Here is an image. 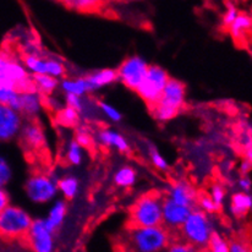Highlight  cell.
<instances>
[{
    "label": "cell",
    "instance_id": "1",
    "mask_svg": "<svg viewBox=\"0 0 252 252\" xmlns=\"http://www.w3.org/2000/svg\"><path fill=\"white\" fill-rule=\"evenodd\" d=\"M126 240L128 249L132 251L159 252L168 248L170 236L164 225L131 226Z\"/></svg>",
    "mask_w": 252,
    "mask_h": 252
},
{
    "label": "cell",
    "instance_id": "2",
    "mask_svg": "<svg viewBox=\"0 0 252 252\" xmlns=\"http://www.w3.org/2000/svg\"><path fill=\"white\" fill-rule=\"evenodd\" d=\"M186 87L181 81L169 79L159 99L151 107L153 118L158 122H169L180 113L185 104Z\"/></svg>",
    "mask_w": 252,
    "mask_h": 252
},
{
    "label": "cell",
    "instance_id": "3",
    "mask_svg": "<svg viewBox=\"0 0 252 252\" xmlns=\"http://www.w3.org/2000/svg\"><path fill=\"white\" fill-rule=\"evenodd\" d=\"M163 197L157 192L141 196L130 210L131 226L162 225Z\"/></svg>",
    "mask_w": 252,
    "mask_h": 252
},
{
    "label": "cell",
    "instance_id": "4",
    "mask_svg": "<svg viewBox=\"0 0 252 252\" xmlns=\"http://www.w3.org/2000/svg\"><path fill=\"white\" fill-rule=\"evenodd\" d=\"M181 234L186 243L191 244L193 248H207L214 225L208 213L201 210H192L183 225L180 226Z\"/></svg>",
    "mask_w": 252,
    "mask_h": 252
},
{
    "label": "cell",
    "instance_id": "5",
    "mask_svg": "<svg viewBox=\"0 0 252 252\" xmlns=\"http://www.w3.org/2000/svg\"><path fill=\"white\" fill-rule=\"evenodd\" d=\"M32 217L29 212L19 206L9 205L0 211V238L25 239L32 223Z\"/></svg>",
    "mask_w": 252,
    "mask_h": 252
},
{
    "label": "cell",
    "instance_id": "6",
    "mask_svg": "<svg viewBox=\"0 0 252 252\" xmlns=\"http://www.w3.org/2000/svg\"><path fill=\"white\" fill-rule=\"evenodd\" d=\"M169 79H170V76H169L168 71H165L162 66L148 65L145 79L138 86L136 92L151 108L159 99L163 88L167 85Z\"/></svg>",
    "mask_w": 252,
    "mask_h": 252
},
{
    "label": "cell",
    "instance_id": "7",
    "mask_svg": "<svg viewBox=\"0 0 252 252\" xmlns=\"http://www.w3.org/2000/svg\"><path fill=\"white\" fill-rule=\"evenodd\" d=\"M27 197L34 203H48L57 197L58 179L47 174H36L27 179L25 184Z\"/></svg>",
    "mask_w": 252,
    "mask_h": 252
},
{
    "label": "cell",
    "instance_id": "8",
    "mask_svg": "<svg viewBox=\"0 0 252 252\" xmlns=\"http://www.w3.org/2000/svg\"><path fill=\"white\" fill-rule=\"evenodd\" d=\"M0 82H10L20 91L34 90L32 77L25 65L2 53H0Z\"/></svg>",
    "mask_w": 252,
    "mask_h": 252
},
{
    "label": "cell",
    "instance_id": "9",
    "mask_svg": "<svg viewBox=\"0 0 252 252\" xmlns=\"http://www.w3.org/2000/svg\"><path fill=\"white\" fill-rule=\"evenodd\" d=\"M148 69V63L138 55L128 57L117 70L118 80L130 90L136 91L143 81Z\"/></svg>",
    "mask_w": 252,
    "mask_h": 252
},
{
    "label": "cell",
    "instance_id": "10",
    "mask_svg": "<svg viewBox=\"0 0 252 252\" xmlns=\"http://www.w3.org/2000/svg\"><path fill=\"white\" fill-rule=\"evenodd\" d=\"M25 239L34 252H52L55 249V231L45 223V219H33Z\"/></svg>",
    "mask_w": 252,
    "mask_h": 252
},
{
    "label": "cell",
    "instance_id": "11",
    "mask_svg": "<svg viewBox=\"0 0 252 252\" xmlns=\"http://www.w3.org/2000/svg\"><path fill=\"white\" fill-rule=\"evenodd\" d=\"M24 65L31 75L47 74L60 79L65 74V66L62 60L55 58H43L39 54L25 55Z\"/></svg>",
    "mask_w": 252,
    "mask_h": 252
},
{
    "label": "cell",
    "instance_id": "12",
    "mask_svg": "<svg viewBox=\"0 0 252 252\" xmlns=\"http://www.w3.org/2000/svg\"><path fill=\"white\" fill-rule=\"evenodd\" d=\"M24 125V115L11 107L0 104V142H10L19 137Z\"/></svg>",
    "mask_w": 252,
    "mask_h": 252
},
{
    "label": "cell",
    "instance_id": "13",
    "mask_svg": "<svg viewBox=\"0 0 252 252\" xmlns=\"http://www.w3.org/2000/svg\"><path fill=\"white\" fill-rule=\"evenodd\" d=\"M193 208L188 207V206L179 205V203L174 202L169 197L163 198V205H162V225L165 228L173 229H180L185 219L190 214V212Z\"/></svg>",
    "mask_w": 252,
    "mask_h": 252
},
{
    "label": "cell",
    "instance_id": "14",
    "mask_svg": "<svg viewBox=\"0 0 252 252\" xmlns=\"http://www.w3.org/2000/svg\"><path fill=\"white\" fill-rule=\"evenodd\" d=\"M42 94L36 90H27L20 92L19 112L27 118H36L42 110Z\"/></svg>",
    "mask_w": 252,
    "mask_h": 252
},
{
    "label": "cell",
    "instance_id": "15",
    "mask_svg": "<svg viewBox=\"0 0 252 252\" xmlns=\"http://www.w3.org/2000/svg\"><path fill=\"white\" fill-rule=\"evenodd\" d=\"M167 197L179 205L188 206L191 208L197 205V195H196L195 190L185 181H178L176 184H174L169 189Z\"/></svg>",
    "mask_w": 252,
    "mask_h": 252
},
{
    "label": "cell",
    "instance_id": "16",
    "mask_svg": "<svg viewBox=\"0 0 252 252\" xmlns=\"http://www.w3.org/2000/svg\"><path fill=\"white\" fill-rule=\"evenodd\" d=\"M22 143L32 150H39L45 145V136L42 127L37 123H24L19 133Z\"/></svg>",
    "mask_w": 252,
    "mask_h": 252
},
{
    "label": "cell",
    "instance_id": "17",
    "mask_svg": "<svg viewBox=\"0 0 252 252\" xmlns=\"http://www.w3.org/2000/svg\"><path fill=\"white\" fill-rule=\"evenodd\" d=\"M251 26L252 20L250 15L246 14V12H239L236 19L228 27L229 33L235 43L246 42V37L250 34Z\"/></svg>",
    "mask_w": 252,
    "mask_h": 252
},
{
    "label": "cell",
    "instance_id": "18",
    "mask_svg": "<svg viewBox=\"0 0 252 252\" xmlns=\"http://www.w3.org/2000/svg\"><path fill=\"white\" fill-rule=\"evenodd\" d=\"M85 77L88 87H90V92H94V91L100 90L105 86H109L118 81L117 70L114 69L98 70V71L92 72Z\"/></svg>",
    "mask_w": 252,
    "mask_h": 252
},
{
    "label": "cell",
    "instance_id": "19",
    "mask_svg": "<svg viewBox=\"0 0 252 252\" xmlns=\"http://www.w3.org/2000/svg\"><path fill=\"white\" fill-rule=\"evenodd\" d=\"M98 140L105 147L115 148L119 152H128L130 150V145H128L126 137L118 131L109 130V128L102 130L98 133Z\"/></svg>",
    "mask_w": 252,
    "mask_h": 252
},
{
    "label": "cell",
    "instance_id": "20",
    "mask_svg": "<svg viewBox=\"0 0 252 252\" xmlns=\"http://www.w3.org/2000/svg\"><path fill=\"white\" fill-rule=\"evenodd\" d=\"M66 212L67 206L65 201H55V202L53 203L52 207H50L49 212H48L47 218H44L47 225L49 226L53 231L57 233V231L62 228L63 224H64L65 218H66Z\"/></svg>",
    "mask_w": 252,
    "mask_h": 252
},
{
    "label": "cell",
    "instance_id": "21",
    "mask_svg": "<svg viewBox=\"0 0 252 252\" xmlns=\"http://www.w3.org/2000/svg\"><path fill=\"white\" fill-rule=\"evenodd\" d=\"M252 208V197L250 192H236L231 197L230 212L234 217H245Z\"/></svg>",
    "mask_w": 252,
    "mask_h": 252
},
{
    "label": "cell",
    "instance_id": "22",
    "mask_svg": "<svg viewBox=\"0 0 252 252\" xmlns=\"http://www.w3.org/2000/svg\"><path fill=\"white\" fill-rule=\"evenodd\" d=\"M20 92L21 91L10 82H0V104L11 107L19 112Z\"/></svg>",
    "mask_w": 252,
    "mask_h": 252
},
{
    "label": "cell",
    "instance_id": "23",
    "mask_svg": "<svg viewBox=\"0 0 252 252\" xmlns=\"http://www.w3.org/2000/svg\"><path fill=\"white\" fill-rule=\"evenodd\" d=\"M31 77L34 90L41 94H50L59 87L60 84L59 79L47 74H33Z\"/></svg>",
    "mask_w": 252,
    "mask_h": 252
},
{
    "label": "cell",
    "instance_id": "24",
    "mask_svg": "<svg viewBox=\"0 0 252 252\" xmlns=\"http://www.w3.org/2000/svg\"><path fill=\"white\" fill-rule=\"evenodd\" d=\"M69 9L79 12H95L104 6L107 0H60Z\"/></svg>",
    "mask_w": 252,
    "mask_h": 252
},
{
    "label": "cell",
    "instance_id": "25",
    "mask_svg": "<svg viewBox=\"0 0 252 252\" xmlns=\"http://www.w3.org/2000/svg\"><path fill=\"white\" fill-rule=\"evenodd\" d=\"M60 88L65 94L86 95L90 92L86 77H77V79H65L59 84Z\"/></svg>",
    "mask_w": 252,
    "mask_h": 252
},
{
    "label": "cell",
    "instance_id": "26",
    "mask_svg": "<svg viewBox=\"0 0 252 252\" xmlns=\"http://www.w3.org/2000/svg\"><path fill=\"white\" fill-rule=\"evenodd\" d=\"M80 183L77 178L72 175L63 176L62 179L58 180V190L60 191L64 198L66 200H74L79 193Z\"/></svg>",
    "mask_w": 252,
    "mask_h": 252
},
{
    "label": "cell",
    "instance_id": "27",
    "mask_svg": "<svg viewBox=\"0 0 252 252\" xmlns=\"http://www.w3.org/2000/svg\"><path fill=\"white\" fill-rule=\"evenodd\" d=\"M136 181H137V173L130 165L122 167L114 175V183L119 188H132L136 184Z\"/></svg>",
    "mask_w": 252,
    "mask_h": 252
},
{
    "label": "cell",
    "instance_id": "28",
    "mask_svg": "<svg viewBox=\"0 0 252 252\" xmlns=\"http://www.w3.org/2000/svg\"><path fill=\"white\" fill-rule=\"evenodd\" d=\"M55 120L59 125L65 126V127H72V126L79 124L80 114L76 109L66 105V107L58 110L57 115H55Z\"/></svg>",
    "mask_w": 252,
    "mask_h": 252
},
{
    "label": "cell",
    "instance_id": "29",
    "mask_svg": "<svg viewBox=\"0 0 252 252\" xmlns=\"http://www.w3.org/2000/svg\"><path fill=\"white\" fill-rule=\"evenodd\" d=\"M84 159V147L76 140L71 141L66 150V160L71 165H80Z\"/></svg>",
    "mask_w": 252,
    "mask_h": 252
},
{
    "label": "cell",
    "instance_id": "30",
    "mask_svg": "<svg viewBox=\"0 0 252 252\" xmlns=\"http://www.w3.org/2000/svg\"><path fill=\"white\" fill-rule=\"evenodd\" d=\"M147 151H148V156H150V160L151 163L153 164V167L160 171H165L169 168V164L164 157L160 155V152L158 151V148L156 147L155 145L152 143H148L147 145Z\"/></svg>",
    "mask_w": 252,
    "mask_h": 252
},
{
    "label": "cell",
    "instance_id": "31",
    "mask_svg": "<svg viewBox=\"0 0 252 252\" xmlns=\"http://www.w3.org/2000/svg\"><path fill=\"white\" fill-rule=\"evenodd\" d=\"M208 250L212 252H228L229 251V243L216 230L212 233L210 241L207 245Z\"/></svg>",
    "mask_w": 252,
    "mask_h": 252
},
{
    "label": "cell",
    "instance_id": "32",
    "mask_svg": "<svg viewBox=\"0 0 252 252\" xmlns=\"http://www.w3.org/2000/svg\"><path fill=\"white\" fill-rule=\"evenodd\" d=\"M65 102H66V105L76 109L80 117H82L87 112V99H85V95L65 94Z\"/></svg>",
    "mask_w": 252,
    "mask_h": 252
},
{
    "label": "cell",
    "instance_id": "33",
    "mask_svg": "<svg viewBox=\"0 0 252 252\" xmlns=\"http://www.w3.org/2000/svg\"><path fill=\"white\" fill-rule=\"evenodd\" d=\"M98 108H99L100 112H102L103 114L108 118V119L112 120V122H114V123L122 122V119H123L122 113H120L117 108L113 107L112 104H109V103L99 102L98 103Z\"/></svg>",
    "mask_w": 252,
    "mask_h": 252
},
{
    "label": "cell",
    "instance_id": "34",
    "mask_svg": "<svg viewBox=\"0 0 252 252\" xmlns=\"http://www.w3.org/2000/svg\"><path fill=\"white\" fill-rule=\"evenodd\" d=\"M12 179V169L4 157L0 156V186L5 188Z\"/></svg>",
    "mask_w": 252,
    "mask_h": 252
},
{
    "label": "cell",
    "instance_id": "35",
    "mask_svg": "<svg viewBox=\"0 0 252 252\" xmlns=\"http://www.w3.org/2000/svg\"><path fill=\"white\" fill-rule=\"evenodd\" d=\"M197 203L200 210L206 212V213L208 214L216 213V212L219 211V208H220L219 206H217L216 203H214V201L210 197V195L202 196L200 200H197Z\"/></svg>",
    "mask_w": 252,
    "mask_h": 252
},
{
    "label": "cell",
    "instance_id": "36",
    "mask_svg": "<svg viewBox=\"0 0 252 252\" xmlns=\"http://www.w3.org/2000/svg\"><path fill=\"white\" fill-rule=\"evenodd\" d=\"M225 196H226V192L225 190H224L223 186L219 185V184H216V185L212 186L210 197L214 201V203H216L217 206L220 207V206L223 205L224 201H225Z\"/></svg>",
    "mask_w": 252,
    "mask_h": 252
},
{
    "label": "cell",
    "instance_id": "37",
    "mask_svg": "<svg viewBox=\"0 0 252 252\" xmlns=\"http://www.w3.org/2000/svg\"><path fill=\"white\" fill-rule=\"evenodd\" d=\"M239 12L240 11H239V9L235 6V5L229 4L228 6H226L225 12L223 14V19H221V24H223V26L228 29V27L230 26L231 22L236 19V16L239 15Z\"/></svg>",
    "mask_w": 252,
    "mask_h": 252
},
{
    "label": "cell",
    "instance_id": "38",
    "mask_svg": "<svg viewBox=\"0 0 252 252\" xmlns=\"http://www.w3.org/2000/svg\"><path fill=\"white\" fill-rule=\"evenodd\" d=\"M168 248L170 252H191L196 250V249L189 243H175L173 244V245L169 244Z\"/></svg>",
    "mask_w": 252,
    "mask_h": 252
},
{
    "label": "cell",
    "instance_id": "39",
    "mask_svg": "<svg viewBox=\"0 0 252 252\" xmlns=\"http://www.w3.org/2000/svg\"><path fill=\"white\" fill-rule=\"evenodd\" d=\"M238 186L241 191H244V192H250L252 186L251 179L249 178L248 175H241V178L239 179L238 181Z\"/></svg>",
    "mask_w": 252,
    "mask_h": 252
},
{
    "label": "cell",
    "instance_id": "40",
    "mask_svg": "<svg viewBox=\"0 0 252 252\" xmlns=\"http://www.w3.org/2000/svg\"><path fill=\"white\" fill-rule=\"evenodd\" d=\"M10 205V196L7 193V191L5 190V188L0 186V211L4 210L6 206Z\"/></svg>",
    "mask_w": 252,
    "mask_h": 252
},
{
    "label": "cell",
    "instance_id": "41",
    "mask_svg": "<svg viewBox=\"0 0 252 252\" xmlns=\"http://www.w3.org/2000/svg\"><path fill=\"white\" fill-rule=\"evenodd\" d=\"M229 251L231 252H246L249 251L248 245L241 241H233V243L229 244Z\"/></svg>",
    "mask_w": 252,
    "mask_h": 252
},
{
    "label": "cell",
    "instance_id": "42",
    "mask_svg": "<svg viewBox=\"0 0 252 252\" xmlns=\"http://www.w3.org/2000/svg\"><path fill=\"white\" fill-rule=\"evenodd\" d=\"M251 168H252V160L245 158V159L241 160L240 165H239V171H240L241 175H248V174L251 171Z\"/></svg>",
    "mask_w": 252,
    "mask_h": 252
},
{
    "label": "cell",
    "instance_id": "43",
    "mask_svg": "<svg viewBox=\"0 0 252 252\" xmlns=\"http://www.w3.org/2000/svg\"><path fill=\"white\" fill-rule=\"evenodd\" d=\"M76 141L82 146V147H87L91 143V137L87 132H85V131H80L76 136Z\"/></svg>",
    "mask_w": 252,
    "mask_h": 252
},
{
    "label": "cell",
    "instance_id": "44",
    "mask_svg": "<svg viewBox=\"0 0 252 252\" xmlns=\"http://www.w3.org/2000/svg\"><path fill=\"white\" fill-rule=\"evenodd\" d=\"M52 1H60V0H52Z\"/></svg>",
    "mask_w": 252,
    "mask_h": 252
},
{
    "label": "cell",
    "instance_id": "45",
    "mask_svg": "<svg viewBox=\"0 0 252 252\" xmlns=\"http://www.w3.org/2000/svg\"><path fill=\"white\" fill-rule=\"evenodd\" d=\"M114 1H122V0H114Z\"/></svg>",
    "mask_w": 252,
    "mask_h": 252
}]
</instances>
